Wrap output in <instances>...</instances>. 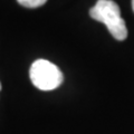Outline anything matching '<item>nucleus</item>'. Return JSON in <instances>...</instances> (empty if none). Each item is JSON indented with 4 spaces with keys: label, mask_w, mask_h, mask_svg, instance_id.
Instances as JSON below:
<instances>
[{
    "label": "nucleus",
    "mask_w": 134,
    "mask_h": 134,
    "mask_svg": "<svg viewBox=\"0 0 134 134\" xmlns=\"http://www.w3.org/2000/svg\"><path fill=\"white\" fill-rule=\"evenodd\" d=\"M132 9L134 11V0H132Z\"/></svg>",
    "instance_id": "20e7f679"
},
{
    "label": "nucleus",
    "mask_w": 134,
    "mask_h": 134,
    "mask_svg": "<svg viewBox=\"0 0 134 134\" xmlns=\"http://www.w3.org/2000/svg\"><path fill=\"white\" fill-rule=\"evenodd\" d=\"M29 76L31 83L41 91H53L59 87L64 81L60 69L46 59L34 62L29 70Z\"/></svg>",
    "instance_id": "f03ea898"
},
{
    "label": "nucleus",
    "mask_w": 134,
    "mask_h": 134,
    "mask_svg": "<svg viewBox=\"0 0 134 134\" xmlns=\"http://www.w3.org/2000/svg\"><path fill=\"white\" fill-rule=\"evenodd\" d=\"M19 5L26 8H37L45 5L47 0H17Z\"/></svg>",
    "instance_id": "7ed1b4c3"
},
{
    "label": "nucleus",
    "mask_w": 134,
    "mask_h": 134,
    "mask_svg": "<svg viewBox=\"0 0 134 134\" xmlns=\"http://www.w3.org/2000/svg\"><path fill=\"white\" fill-rule=\"evenodd\" d=\"M90 16L96 21L105 25L115 39H126L127 28L125 25V20L121 16L119 5L113 0H98L90 10Z\"/></svg>",
    "instance_id": "f257e3e1"
},
{
    "label": "nucleus",
    "mask_w": 134,
    "mask_h": 134,
    "mask_svg": "<svg viewBox=\"0 0 134 134\" xmlns=\"http://www.w3.org/2000/svg\"><path fill=\"white\" fill-rule=\"evenodd\" d=\"M0 91H1V83H0Z\"/></svg>",
    "instance_id": "39448f33"
}]
</instances>
